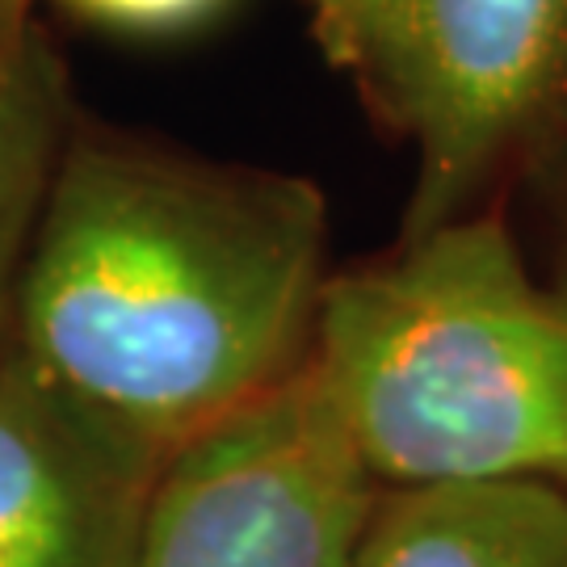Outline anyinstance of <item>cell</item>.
Segmentation results:
<instances>
[{
    "label": "cell",
    "instance_id": "obj_1",
    "mask_svg": "<svg viewBox=\"0 0 567 567\" xmlns=\"http://www.w3.org/2000/svg\"><path fill=\"white\" fill-rule=\"evenodd\" d=\"M324 261L328 203L307 177L76 122L21 269L9 353L168 463L307 362Z\"/></svg>",
    "mask_w": 567,
    "mask_h": 567
},
{
    "label": "cell",
    "instance_id": "obj_2",
    "mask_svg": "<svg viewBox=\"0 0 567 567\" xmlns=\"http://www.w3.org/2000/svg\"><path fill=\"white\" fill-rule=\"evenodd\" d=\"M311 370L379 487L567 492V290L487 210L328 278Z\"/></svg>",
    "mask_w": 567,
    "mask_h": 567
},
{
    "label": "cell",
    "instance_id": "obj_3",
    "mask_svg": "<svg viewBox=\"0 0 567 567\" xmlns=\"http://www.w3.org/2000/svg\"><path fill=\"white\" fill-rule=\"evenodd\" d=\"M379 492L307 353L161 466L131 567H362Z\"/></svg>",
    "mask_w": 567,
    "mask_h": 567
},
{
    "label": "cell",
    "instance_id": "obj_4",
    "mask_svg": "<svg viewBox=\"0 0 567 567\" xmlns=\"http://www.w3.org/2000/svg\"><path fill=\"white\" fill-rule=\"evenodd\" d=\"M365 97L416 152L404 240L463 219L567 118V0H412Z\"/></svg>",
    "mask_w": 567,
    "mask_h": 567
},
{
    "label": "cell",
    "instance_id": "obj_5",
    "mask_svg": "<svg viewBox=\"0 0 567 567\" xmlns=\"http://www.w3.org/2000/svg\"><path fill=\"white\" fill-rule=\"evenodd\" d=\"M161 466L0 358V567H131Z\"/></svg>",
    "mask_w": 567,
    "mask_h": 567
},
{
    "label": "cell",
    "instance_id": "obj_6",
    "mask_svg": "<svg viewBox=\"0 0 567 567\" xmlns=\"http://www.w3.org/2000/svg\"><path fill=\"white\" fill-rule=\"evenodd\" d=\"M362 567H567V492L547 484L383 487Z\"/></svg>",
    "mask_w": 567,
    "mask_h": 567
},
{
    "label": "cell",
    "instance_id": "obj_7",
    "mask_svg": "<svg viewBox=\"0 0 567 567\" xmlns=\"http://www.w3.org/2000/svg\"><path fill=\"white\" fill-rule=\"evenodd\" d=\"M72 126L68 72L51 39L34 25L0 72V358L13 341L21 269Z\"/></svg>",
    "mask_w": 567,
    "mask_h": 567
},
{
    "label": "cell",
    "instance_id": "obj_8",
    "mask_svg": "<svg viewBox=\"0 0 567 567\" xmlns=\"http://www.w3.org/2000/svg\"><path fill=\"white\" fill-rule=\"evenodd\" d=\"M311 34L337 68L370 84L404 30L412 0H303Z\"/></svg>",
    "mask_w": 567,
    "mask_h": 567
},
{
    "label": "cell",
    "instance_id": "obj_9",
    "mask_svg": "<svg viewBox=\"0 0 567 567\" xmlns=\"http://www.w3.org/2000/svg\"><path fill=\"white\" fill-rule=\"evenodd\" d=\"M68 13L118 34H182L219 13L227 0H55Z\"/></svg>",
    "mask_w": 567,
    "mask_h": 567
},
{
    "label": "cell",
    "instance_id": "obj_10",
    "mask_svg": "<svg viewBox=\"0 0 567 567\" xmlns=\"http://www.w3.org/2000/svg\"><path fill=\"white\" fill-rule=\"evenodd\" d=\"M30 4H34V0H0V72L13 63V55L25 47L30 30H34Z\"/></svg>",
    "mask_w": 567,
    "mask_h": 567
}]
</instances>
